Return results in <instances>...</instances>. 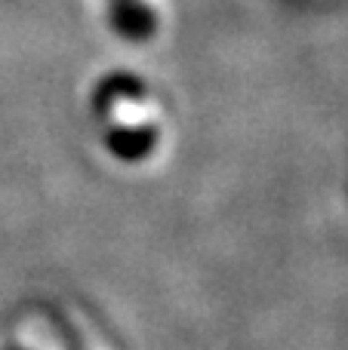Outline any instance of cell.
Segmentation results:
<instances>
[{
    "label": "cell",
    "mask_w": 348,
    "mask_h": 350,
    "mask_svg": "<svg viewBox=\"0 0 348 350\" xmlns=\"http://www.w3.org/2000/svg\"><path fill=\"white\" fill-rule=\"evenodd\" d=\"M108 25L123 40H148L158 31V12L145 0H108Z\"/></svg>",
    "instance_id": "6da1fadb"
},
{
    "label": "cell",
    "mask_w": 348,
    "mask_h": 350,
    "mask_svg": "<svg viewBox=\"0 0 348 350\" xmlns=\"http://www.w3.org/2000/svg\"><path fill=\"white\" fill-rule=\"evenodd\" d=\"M154 139H158V133L148 123H121L105 135V145L121 160H142L151 154Z\"/></svg>",
    "instance_id": "7a4b0ae2"
},
{
    "label": "cell",
    "mask_w": 348,
    "mask_h": 350,
    "mask_svg": "<svg viewBox=\"0 0 348 350\" xmlns=\"http://www.w3.org/2000/svg\"><path fill=\"white\" fill-rule=\"evenodd\" d=\"M145 96V86L142 80L129 77V74H111V77L102 80L96 92V102L99 105H117V102H139Z\"/></svg>",
    "instance_id": "3957f363"
}]
</instances>
